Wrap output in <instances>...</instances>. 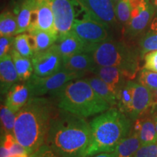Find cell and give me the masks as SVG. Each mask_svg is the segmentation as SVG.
Here are the masks:
<instances>
[{"mask_svg":"<svg viewBox=\"0 0 157 157\" xmlns=\"http://www.w3.org/2000/svg\"><path fill=\"white\" fill-rule=\"evenodd\" d=\"M90 142V124L84 117L60 109L56 111L45 144L60 157H86Z\"/></svg>","mask_w":157,"mask_h":157,"instance_id":"cell-1","label":"cell"},{"mask_svg":"<svg viewBox=\"0 0 157 157\" xmlns=\"http://www.w3.org/2000/svg\"><path fill=\"white\" fill-rule=\"evenodd\" d=\"M56 112L54 104L49 98L34 97L17 113L13 133L29 155L45 143Z\"/></svg>","mask_w":157,"mask_h":157,"instance_id":"cell-2","label":"cell"},{"mask_svg":"<svg viewBox=\"0 0 157 157\" xmlns=\"http://www.w3.org/2000/svg\"><path fill=\"white\" fill-rule=\"evenodd\" d=\"M132 119L119 109H108L90 121L91 142L86 157L113 152L132 129Z\"/></svg>","mask_w":157,"mask_h":157,"instance_id":"cell-3","label":"cell"},{"mask_svg":"<svg viewBox=\"0 0 157 157\" xmlns=\"http://www.w3.org/2000/svg\"><path fill=\"white\" fill-rule=\"evenodd\" d=\"M56 107L82 117L103 113L110 105L96 93L86 78H76L52 93Z\"/></svg>","mask_w":157,"mask_h":157,"instance_id":"cell-4","label":"cell"},{"mask_svg":"<svg viewBox=\"0 0 157 157\" xmlns=\"http://www.w3.org/2000/svg\"><path fill=\"white\" fill-rule=\"evenodd\" d=\"M97 66L120 68L128 80L137 75L139 69L137 54L124 43L108 39L90 48Z\"/></svg>","mask_w":157,"mask_h":157,"instance_id":"cell-5","label":"cell"},{"mask_svg":"<svg viewBox=\"0 0 157 157\" xmlns=\"http://www.w3.org/2000/svg\"><path fill=\"white\" fill-rule=\"evenodd\" d=\"M82 77L80 74L62 68L57 73L44 77L33 74L26 82L30 89L31 98L43 97L47 94L56 93L68 82Z\"/></svg>","mask_w":157,"mask_h":157,"instance_id":"cell-6","label":"cell"},{"mask_svg":"<svg viewBox=\"0 0 157 157\" xmlns=\"http://www.w3.org/2000/svg\"><path fill=\"white\" fill-rule=\"evenodd\" d=\"M108 29L109 27L86 12L83 18L75 19L71 31L89 46L90 50L93 45L109 39Z\"/></svg>","mask_w":157,"mask_h":157,"instance_id":"cell-7","label":"cell"},{"mask_svg":"<svg viewBox=\"0 0 157 157\" xmlns=\"http://www.w3.org/2000/svg\"><path fill=\"white\" fill-rule=\"evenodd\" d=\"M31 61L34 74L40 77L52 75L63 68V57L56 43L47 50L35 53Z\"/></svg>","mask_w":157,"mask_h":157,"instance_id":"cell-8","label":"cell"},{"mask_svg":"<svg viewBox=\"0 0 157 157\" xmlns=\"http://www.w3.org/2000/svg\"><path fill=\"white\" fill-rule=\"evenodd\" d=\"M54 15L55 25L58 36L71 31L76 13L74 0H49Z\"/></svg>","mask_w":157,"mask_h":157,"instance_id":"cell-9","label":"cell"},{"mask_svg":"<svg viewBox=\"0 0 157 157\" xmlns=\"http://www.w3.org/2000/svg\"><path fill=\"white\" fill-rule=\"evenodd\" d=\"M89 14L107 27L117 23L113 0H76Z\"/></svg>","mask_w":157,"mask_h":157,"instance_id":"cell-10","label":"cell"},{"mask_svg":"<svg viewBox=\"0 0 157 157\" xmlns=\"http://www.w3.org/2000/svg\"><path fill=\"white\" fill-rule=\"evenodd\" d=\"M34 30L58 34L55 25L54 15L49 0H36L31 23L27 31L29 32Z\"/></svg>","mask_w":157,"mask_h":157,"instance_id":"cell-11","label":"cell"},{"mask_svg":"<svg viewBox=\"0 0 157 157\" xmlns=\"http://www.w3.org/2000/svg\"><path fill=\"white\" fill-rule=\"evenodd\" d=\"M154 13L155 8L150 0H143L140 5L132 9L130 20L126 25V34L130 37L140 34L151 22Z\"/></svg>","mask_w":157,"mask_h":157,"instance_id":"cell-12","label":"cell"},{"mask_svg":"<svg viewBox=\"0 0 157 157\" xmlns=\"http://www.w3.org/2000/svg\"><path fill=\"white\" fill-rule=\"evenodd\" d=\"M92 74L98 76L107 84L117 100L121 90L128 81L123 71L113 66H96Z\"/></svg>","mask_w":157,"mask_h":157,"instance_id":"cell-13","label":"cell"},{"mask_svg":"<svg viewBox=\"0 0 157 157\" xmlns=\"http://www.w3.org/2000/svg\"><path fill=\"white\" fill-rule=\"evenodd\" d=\"M97 65L90 52H84L63 59V68L82 76L92 73Z\"/></svg>","mask_w":157,"mask_h":157,"instance_id":"cell-14","label":"cell"},{"mask_svg":"<svg viewBox=\"0 0 157 157\" xmlns=\"http://www.w3.org/2000/svg\"><path fill=\"white\" fill-rule=\"evenodd\" d=\"M152 101V91L139 82H135L134 93L132 103V111L129 118L135 121L151 108Z\"/></svg>","mask_w":157,"mask_h":157,"instance_id":"cell-15","label":"cell"},{"mask_svg":"<svg viewBox=\"0 0 157 157\" xmlns=\"http://www.w3.org/2000/svg\"><path fill=\"white\" fill-rule=\"evenodd\" d=\"M146 113L135 121L132 129L138 135L142 146L157 142V132L153 113L151 111L149 114L147 115Z\"/></svg>","mask_w":157,"mask_h":157,"instance_id":"cell-16","label":"cell"},{"mask_svg":"<svg viewBox=\"0 0 157 157\" xmlns=\"http://www.w3.org/2000/svg\"><path fill=\"white\" fill-rule=\"evenodd\" d=\"M56 43L63 59L89 51V46L71 31L61 36H58Z\"/></svg>","mask_w":157,"mask_h":157,"instance_id":"cell-17","label":"cell"},{"mask_svg":"<svg viewBox=\"0 0 157 157\" xmlns=\"http://www.w3.org/2000/svg\"><path fill=\"white\" fill-rule=\"evenodd\" d=\"M20 81L18 74L10 54L0 58V88L1 95H5Z\"/></svg>","mask_w":157,"mask_h":157,"instance_id":"cell-18","label":"cell"},{"mask_svg":"<svg viewBox=\"0 0 157 157\" xmlns=\"http://www.w3.org/2000/svg\"><path fill=\"white\" fill-rule=\"evenodd\" d=\"M30 98V89L27 82H17L7 92L5 104L13 112L17 113L26 104Z\"/></svg>","mask_w":157,"mask_h":157,"instance_id":"cell-19","label":"cell"},{"mask_svg":"<svg viewBox=\"0 0 157 157\" xmlns=\"http://www.w3.org/2000/svg\"><path fill=\"white\" fill-rule=\"evenodd\" d=\"M141 146L138 135L132 130L119 143L113 152L116 157H134Z\"/></svg>","mask_w":157,"mask_h":157,"instance_id":"cell-20","label":"cell"},{"mask_svg":"<svg viewBox=\"0 0 157 157\" xmlns=\"http://www.w3.org/2000/svg\"><path fill=\"white\" fill-rule=\"evenodd\" d=\"M28 33L30 36L34 54L50 48L58 39V34L41 30H34Z\"/></svg>","mask_w":157,"mask_h":157,"instance_id":"cell-21","label":"cell"},{"mask_svg":"<svg viewBox=\"0 0 157 157\" xmlns=\"http://www.w3.org/2000/svg\"><path fill=\"white\" fill-rule=\"evenodd\" d=\"M10 54L13 58L20 81H28L34 74V67L31 59L21 56L14 48L12 49Z\"/></svg>","mask_w":157,"mask_h":157,"instance_id":"cell-22","label":"cell"},{"mask_svg":"<svg viewBox=\"0 0 157 157\" xmlns=\"http://www.w3.org/2000/svg\"><path fill=\"white\" fill-rule=\"evenodd\" d=\"M140 48L141 58L148 52L157 50V17L153 18L148 31L141 38Z\"/></svg>","mask_w":157,"mask_h":157,"instance_id":"cell-23","label":"cell"},{"mask_svg":"<svg viewBox=\"0 0 157 157\" xmlns=\"http://www.w3.org/2000/svg\"><path fill=\"white\" fill-rule=\"evenodd\" d=\"M85 78L96 93L103 100H105L110 105H111V106L117 105V98L110 90L107 84L105 82H103L101 78L94 74V76H89V77Z\"/></svg>","mask_w":157,"mask_h":157,"instance_id":"cell-24","label":"cell"},{"mask_svg":"<svg viewBox=\"0 0 157 157\" xmlns=\"http://www.w3.org/2000/svg\"><path fill=\"white\" fill-rule=\"evenodd\" d=\"M36 0H24L17 15V29L16 35L27 31L31 23Z\"/></svg>","mask_w":157,"mask_h":157,"instance_id":"cell-25","label":"cell"},{"mask_svg":"<svg viewBox=\"0 0 157 157\" xmlns=\"http://www.w3.org/2000/svg\"><path fill=\"white\" fill-rule=\"evenodd\" d=\"M135 82L128 80L124 85L118 96V107L121 112L129 117L132 111V103L134 93Z\"/></svg>","mask_w":157,"mask_h":157,"instance_id":"cell-26","label":"cell"},{"mask_svg":"<svg viewBox=\"0 0 157 157\" xmlns=\"http://www.w3.org/2000/svg\"><path fill=\"white\" fill-rule=\"evenodd\" d=\"M17 29V16L10 12H5L0 15V35L13 36Z\"/></svg>","mask_w":157,"mask_h":157,"instance_id":"cell-27","label":"cell"},{"mask_svg":"<svg viewBox=\"0 0 157 157\" xmlns=\"http://www.w3.org/2000/svg\"><path fill=\"white\" fill-rule=\"evenodd\" d=\"M15 50L21 56L29 58H32L34 55V51L29 34H20L15 37L14 46Z\"/></svg>","mask_w":157,"mask_h":157,"instance_id":"cell-28","label":"cell"},{"mask_svg":"<svg viewBox=\"0 0 157 157\" xmlns=\"http://www.w3.org/2000/svg\"><path fill=\"white\" fill-rule=\"evenodd\" d=\"M0 116H1L2 129L4 131L5 134L13 133L15 121H16L17 113L11 111L5 104V105H1Z\"/></svg>","mask_w":157,"mask_h":157,"instance_id":"cell-29","label":"cell"},{"mask_svg":"<svg viewBox=\"0 0 157 157\" xmlns=\"http://www.w3.org/2000/svg\"><path fill=\"white\" fill-rule=\"evenodd\" d=\"M132 6L129 0H120L115 5V13L117 21L121 24L127 25L131 17Z\"/></svg>","mask_w":157,"mask_h":157,"instance_id":"cell-30","label":"cell"},{"mask_svg":"<svg viewBox=\"0 0 157 157\" xmlns=\"http://www.w3.org/2000/svg\"><path fill=\"white\" fill-rule=\"evenodd\" d=\"M137 81L151 91L157 90V72L143 68L139 72Z\"/></svg>","mask_w":157,"mask_h":157,"instance_id":"cell-31","label":"cell"},{"mask_svg":"<svg viewBox=\"0 0 157 157\" xmlns=\"http://www.w3.org/2000/svg\"><path fill=\"white\" fill-rule=\"evenodd\" d=\"M134 157H157V142L141 146Z\"/></svg>","mask_w":157,"mask_h":157,"instance_id":"cell-32","label":"cell"},{"mask_svg":"<svg viewBox=\"0 0 157 157\" xmlns=\"http://www.w3.org/2000/svg\"><path fill=\"white\" fill-rule=\"evenodd\" d=\"M15 42L14 36H2L0 37V58L5 55L9 54L13 48Z\"/></svg>","mask_w":157,"mask_h":157,"instance_id":"cell-33","label":"cell"},{"mask_svg":"<svg viewBox=\"0 0 157 157\" xmlns=\"http://www.w3.org/2000/svg\"><path fill=\"white\" fill-rule=\"evenodd\" d=\"M144 68L157 72V50L147 53L144 57Z\"/></svg>","mask_w":157,"mask_h":157,"instance_id":"cell-34","label":"cell"},{"mask_svg":"<svg viewBox=\"0 0 157 157\" xmlns=\"http://www.w3.org/2000/svg\"><path fill=\"white\" fill-rule=\"evenodd\" d=\"M29 157H60L54 152L47 144H43L36 151L29 155Z\"/></svg>","mask_w":157,"mask_h":157,"instance_id":"cell-35","label":"cell"},{"mask_svg":"<svg viewBox=\"0 0 157 157\" xmlns=\"http://www.w3.org/2000/svg\"><path fill=\"white\" fill-rule=\"evenodd\" d=\"M157 109V90L152 91V101L151 105V113H154Z\"/></svg>","mask_w":157,"mask_h":157,"instance_id":"cell-36","label":"cell"},{"mask_svg":"<svg viewBox=\"0 0 157 157\" xmlns=\"http://www.w3.org/2000/svg\"><path fill=\"white\" fill-rule=\"evenodd\" d=\"M94 157H116V156L113 152H105L98 154Z\"/></svg>","mask_w":157,"mask_h":157,"instance_id":"cell-37","label":"cell"},{"mask_svg":"<svg viewBox=\"0 0 157 157\" xmlns=\"http://www.w3.org/2000/svg\"><path fill=\"white\" fill-rule=\"evenodd\" d=\"M8 157H29V154L27 153H23V154H10Z\"/></svg>","mask_w":157,"mask_h":157,"instance_id":"cell-38","label":"cell"},{"mask_svg":"<svg viewBox=\"0 0 157 157\" xmlns=\"http://www.w3.org/2000/svg\"><path fill=\"white\" fill-rule=\"evenodd\" d=\"M153 117H154V120L155 122V126H156V129L157 132V113H153Z\"/></svg>","mask_w":157,"mask_h":157,"instance_id":"cell-39","label":"cell"},{"mask_svg":"<svg viewBox=\"0 0 157 157\" xmlns=\"http://www.w3.org/2000/svg\"><path fill=\"white\" fill-rule=\"evenodd\" d=\"M152 4H153V5H154V7L155 8V11L157 12V0H153Z\"/></svg>","mask_w":157,"mask_h":157,"instance_id":"cell-40","label":"cell"},{"mask_svg":"<svg viewBox=\"0 0 157 157\" xmlns=\"http://www.w3.org/2000/svg\"><path fill=\"white\" fill-rule=\"evenodd\" d=\"M120 1V0H113V3H114V5H116V4H117L118 2H119Z\"/></svg>","mask_w":157,"mask_h":157,"instance_id":"cell-41","label":"cell"},{"mask_svg":"<svg viewBox=\"0 0 157 157\" xmlns=\"http://www.w3.org/2000/svg\"><path fill=\"white\" fill-rule=\"evenodd\" d=\"M150 1H153V0H150Z\"/></svg>","mask_w":157,"mask_h":157,"instance_id":"cell-42","label":"cell"}]
</instances>
